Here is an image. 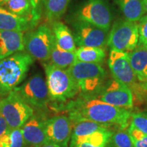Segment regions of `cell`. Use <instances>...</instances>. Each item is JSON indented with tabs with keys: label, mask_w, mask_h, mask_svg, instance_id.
Returning <instances> with one entry per match:
<instances>
[{
	"label": "cell",
	"mask_w": 147,
	"mask_h": 147,
	"mask_svg": "<svg viewBox=\"0 0 147 147\" xmlns=\"http://www.w3.org/2000/svg\"><path fill=\"white\" fill-rule=\"evenodd\" d=\"M71 124L81 121H91L104 125L125 129L131 113L129 109L110 105L95 97L79 95L66 106Z\"/></svg>",
	"instance_id": "cell-1"
},
{
	"label": "cell",
	"mask_w": 147,
	"mask_h": 147,
	"mask_svg": "<svg viewBox=\"0 0 147 147\" xmlns=\"http://www.w3.org/2000/svg\"><path fill=\"white\" fill-rule=\"evenodd\" d=\"M34 59L25 51L0 60V97H4L26 78Z\"/></svg>",
	"instance_id": "cell-2"
},
{
	"label": "cell",
	"mask_w": 147,
	"mask_h": 147,
	"mask_svg": "<svg viewBox=\"0 0 147 147\" xmlns=\"http://www.w3.org/2000/svg\"><path fill=\"white\" fill-rule=\"evenodd\" d=\"M67 69L76 81L81 96L96 97L106 81L107 73L99 63L76 61Z\"/></svg>",
	"instance_id": "cell-3"
},
{
	"label": "cell",
	"mask_w": 147,
	"mask_h": 147,
	"mask_svg": "<svg viewBox=\"0 0 147 147\" xmlns=\"http://www.w3.org/2000/svg\"><path fill=\"white\" fill-rule=\"evenodd\" d=\"M44 67L51 100L65 102L79 93L76 81L67 69L60 68L49 63H44Z\"/></svg>",
	"instance_id": "cell-4"
},
{
	"label": "cell",
	"mask_w": 147,
	"mask_h": 147,
	"mask_svg": "<svg viewBox=\"0 0 147 147\" xmlns=\"http://www.w3.org/2000/svg\"><path fill=\"white\" fill-rule=\"evenodd\" d=\"M55 43L51 27L46 24L28 31L24 35V47L26 52L34 59L48 61Z\"/></svg>",
	"instance_id": "cell-5"
},
{
	"label": "cell",
	"mask_w": 147,
	"mask_h": 147,
	"mask_svg": "<svg viewBox=\"0 0 147 147\" xmlns=\"http://www.w3.org/2000/svg\"><path fill=\"white\" fill-rule=\"evenodd\" d=\"M0 113L12 129L22 127L34 115V110L14 89L0 100Z\"/></svg>",
	"instance_id": "cell-6"
},
{
	"label": "cell",
	"mask_w": 147,
	"mask_h": 147,
	"mask_svg": "<svg viewBox=\"0 0 147 147\" xmlns=\"http://www.w3.org/2000/svg\"><path fill=\"white\" fill-rule=\"evenodd\" d=\"M74 18L109 31L113 16L107 0H85L77 8Z\"/></svg>",
	"instance_id": "cell-7"
},
{
	"label": "cell",
	"mask_w": 147,
	"mask_h": 147,
	"mask_svg": "<svg viewBox=\"0 0 147 147\" xmlns=\"http://www.w3.org/2000/svg\"><path fill=\"white\" fill-rule=\"evenodd\" d=\"M139 32L137 22L120 19L113 23L108 39L110 50L129 53L138 45Z\"/></svg>",
	"instance_id": "cell-8"
},
{
	"label": "cell",
	"mask_w": 147,
	"mask_h": 147,
	"mask_svg": "<svg viewBox=\"0 0 147 147\" xmlns=\"http://www.w3.org/2000/svg\"><path fill=\"white\" fill-rule=\"evenodd\" d=\"M108 63L114 78L125 84L132 93L138 95L141 87L137 82V77L130 63L129 53L110 50Z\"/></svg>",
	"instance_id": "cell-9"
},
{
	"label": "cell",
	"mask_w": 147,
	"mask_h": 147,
	"mask_svg": "<svg viewBox=\"0 0 147 147\" xmlns=\"http://www.w3.org/2000/svg\"><path fill=\"white\" fill-rule=\"evenodd\" d=\"M14 90L32 108H44L51 101L46 80L39 73L33 75Z\"/></svg>",
	"instance_id": "cell-10"
},
{
	"label": "cell",
	"mask_w": 147,
	"mask_h": 147,
	"mask_svg": "<svg viewBox=\"0 0 147 147\" xmlns=\"http://www.w3.org/2000/svg\"><path fill=\"white\" fill-rule=\"evenodd\" d=\"M73 36L78 47H95L105 49L108 46V32L87 22L74 20Z\"/></svg>",
	"instance_id": "cell-11"
},
{
	"label": "cell",
	"mask_w": 147,
	"mask_h": 147,
	"mask_svg": "<svg viewBox=\"0 0 147 147\" xmlns=\"http://www.w3.org/2000/svg\"><path fill=\"white\" fill-rule=\"evenodd\" d=\"M96 97L110 105L126 109H130L134 105L131 90L115 78L106 81Z\"/></svg>",
	"instance_id": "cell-12"
},
{
	"label": "cell",
	"mask_w": 147,
	"mask_h": 147,
	"mask_svg": "<svg viewBox=\"0 0 147 147\" xmlns=\"http://www.w3.org/2000/svg\"><path fill=\"white\" fill-rule=\"evenodd\" d=\"M45 125L47 142L61 147H67L72 132V125L68 117L54 116L45 120Z\"/></svg>",
	"instance_id": "cell-13"
},
{
	"label": "cell",
	"mask_w": 147,
	"mask_h": 147,
	"mask_svg": "<svg viewBox=\"0 0 147 147\" xmlns=\"http://www.w3.org/2000/svg\"><path fill=\"white\" fill-rule=\"evenodd\" d=\"M45 123V120L34 114L23 125L21 129L25 147H38L47 142Z\"/></svg>",
	"instance_id": "cell-14"
},
{
	"label": "cell",
	"mask_w": 147,
	"mask_h": 147,
	"mask_svg": "<svg viewBox=\"0 0 147 147\" xmlns=\"http://www.w3.org/2000/svg\"><path fill=\"white\" fill-rule=\"evenodd\" d=\"M38 24V22L32 16L16 15L0 6V30L24 33L35 28Z\"/></svg>",
	"instance_id": "cell-15"
},
{
	"label": "cell",
	"mask_w": 147,
	"mask_h": 147,
	"mask_svg": "<svg viewBox=\"0 0 147 147\" xmlns=\"http://www.w3.org/2000/svg\"><path fill=\"white\" fill-rule=\"evenodd\" d=\"M24 50V33L0 30V60Z\"/></svg>",
	"instance_id": "cell-16"
},
{
	"label": "cell",
	"mask_w": 147,
	"mask_h": 147,
	"mask_svg": "<svg viewBox=\"0 0 147 147\" xmlns=\"http://www.w3.org/2000/svg\"><path fill=\"white\" fill-rule=\"evenodd\" d=\"M113 133L110 129H104L84 136L71 138L69 147H108Z\"/></svg>",
	"instance_id": "cell-17"
},
{
	"label": "cell",
	"mask_w": 147,
	"mask_h": 147,
	"mask_svg": "<svg viewBox=\"0 0 147 147\" xmlns=\"http://www.w3.org/2000/svg\"><path fill=\"white\" fill-rule=\"evenodd\" d=\"M55 42L64 51L76 52V47L71 31L65 24L60 21H54L51 25Z\"/></svg>",
	"instance_id": "cell-18"
},
{
	"label": "cell",
	"mask_w": 147,
	"mask_h": 147,
	"mask_svg": "<svg viewBox=\"0 0 147 147\" xmlns=\"http://www.w3.org/2000/svg\"><path fill=\"white\" fill-rule=\"evenodd\" d=\"M129 60L140 82H147V49L138 46L129 53Z\"/></svg>",
	"instance_id": "cell-19"
},
{
	"label": "cell",
	"mask_w": 147,
	"mask_h": 147,
	"mask_svg": "<svg viewBox=\"0 0 147 147\" xmlns=\"http://www.w3.org/2000/svg\"><path fill=\"white\" fill-rule=\"evenodd\" d=\"M125 19L137 22L144 15L142 0H115Z\"/></svg>",
	"instance_id": "cell-20"
},
{
	"label": "cell",
	"mask_w": 147,
	"mask_h": 147,
	"mask_svg": "<svg viewBox=\"0 0 147 147\" xmlns=\"http://www.w3.org/2000/svg\"><path fill=\"white\" fill-rule=\"evenodd\" d=\"M49 61V62L48 63L56 67L67 69L76 61V53L75 52H69L63 50L55 42L51 52L50 59Z\"/></svg>",
	"instance_id": "cell-21"
},
{
	"label": "cell",
	"mask_w": 147,
	"mask_h": 147,
	"mask_svg": "<svg viewBox=\"0 0 147 147\" xmlns=\"http://www.w3.org/2000/svg\"><path fill=\"white\" fill-rule=\"evenodd\" d=\"M76 61L86 63H102L106 54L104 49L95 47H78L76 52Z\"/></svg>",
	"instance_id": "cell-22"
},
{
	"label": "cell",
	"mask_w": 147,
	"mask_h": 147,
	"mask_svg": "<svg viewBox=\"0 0 147 147\" xmlns=\"http://www.w3.org/2000/svg\"><path fill=\"white\" fill-rule=\"evenodd\" d=\"M71 0H45V13L47 19L53 22L58 21L65 14Z\"/></svg>",
	"instance_id": "cell-23"
},
{
	"label": "cell",
	"mask_w": 147,
	"mask_h": 147,
	"mask_svg": "<svg viewBox=\"0 0 147 147\" xmlns=\"http://www.w3.org/2000/svg\"><path fill=\"white\" fill-rule=\"evenodd\" d=\"M72 125V132L71 138L84 136L93 132L109 129L107 126L91 121H81Z\"/></svg>",
	"instance_id": "cell-24"
},
{
	"label": "cell",
	"mask_w": 147,
	"mask_h": 147,
	"mask_svg": "<svg viewBox=\"0 0 147 147\" xmlns=\"http://www.w3.org/2000/svg\"><path fill=\"white\" fill-rule=\"evenodd\" d=\"M3 8L16 15L20 16H32L34 17L32 7L29 0H10Z\"/></svg>",
	"instance_id": "cell-25"
},
{
	"label": "cell",
	"mask_w": 147,
	"mask_h": 147,
	"mask_svg": "<svg viewBox=\"0 0 147 147\" xmlns=\"http://www.w3.org/2000/svg\"><path fill=\"white\" fill-rule=\"evenodd\" d=\"M108 147H133L127 130L119 129L113 133Z\"/></svg>",
	"instance_id": "cell-26"
},
{
	"label": "cell",
	"mask_w": 147,
	"mask_h": 147,
	"mask_svg": "<svg viewBox=\"0 0 147 147\" xmlns=\"http://www.w3.org/2000/svg\"><path fill=\"white\" fill-rule=\"evenodd\" d=\"M6 147H25V141L21 127L12 129L9 131Z\"/></svg>",
	"instance_id": "cell-27"
},
{
	"label": "cell",
	"mask_w": 147,
	"mask_h": 147,
	"mask_svg": "<svg viewBox=\"0 0 147 147\" xmlns=\"http://www.w3.org/2000/svg\"><path fill=\"white\" fill-rule=\"evenodd\" d=\"M131 123L138 129L147 135V113L138 112L131 113Z\"/></svg>",
	"instance_id": "cell-28"
},
{
	"label": "cell",
	"mask_w": 147,
	"mask_h": 147,
	"mask_svg": "<svg viewBox=\"0 0 147 147\" xmlns=\"http://www.w3.org/2000/svg\"><path fill=\"white\" fill-rule=\"evenodd\" d=\"M138 24V45L147 49V15H144L140 19Z\"/></svg>",
	"instance_id": "cell-29"
},
{
	"label": "cell",
	"mask_w": 147,
	"mask_h": 147,
	"mask_svg": "<svg viewBox=\"0 0 147 147\" xmlns=\"http://www.w3.org/2000/svg\"><path fill=\"white\" fill-rule=\"evenodd\" d=\"M32 7L33 16L35 20L39 22L41 18L42 10L45 8V0H29Z\"/></svg>",
	"instance_id": "cell-30"
},
{
	"label": "cell",
	"mask_w": 147,
	"mask_h": 147,
	"mask_svg": "<svg viewBox=\"0 0 147 147\" xmlns=\"http://www.w3.org/2000/svg\"><path fill=\"white\" fill-rule=\"evenodd\" d=\"M10 130L8 123L5 121L4 117L0 113V138L6 134Z\"/></svg>",
	"instance_id": "cell-31"
},
{
	"label": "cell",
	"mask_w": 147,
	"mask_h": 147,
	"mask_svg": "<svg viewBox=\"0 0 147 147\" xmlns=\"http://www.w3.org/2000/svg\"><path fill=\"white\" fill-rule=\"evenodd\" d=\"M133 147H147V135H145L138 140L132 141Z\"/></svg>",
	"instance_id": "cell-32"
},
{
	"label": "cell",
	"mask_w": 147,
	"mask_h": 147,
	"mask_svg": "<svg viewBox=\"0 0 147 147\" xmlns=\"http://www.w3.org/2000/svg\"><path fill=\"white\" fill-rule=\"evenodd\" d=\"M8 133L5 134L4 136H3L1 138H0V147H6L7 138H8Z\"/></svg>",
	"instance_id": "cell-33"
},
{
	"label": "cell",
	"mask_w": 147,
	"mask_h": 147,
	"mask_svg": "<svg viewBox=\"0 0 147 147\" xmlns=\"http://www.w3.org/2000/svg\"><path fill=\"white\" fill-rule=\"evenodd\" d=\"M140 87L142 89L143 96L146 97V98H147V82H140Z\"/></svg>",
	"instance_id": "cell-34"
},
{
	"label": "cell",
	"mask_w": 147,
	"mask_h": 147,
	"mask_svg": "<svg viewBox=\"0 0 147 147\" xmlns=\"http://www.w3.org/2000/svg\"><path fill=\"white\" fill-rule=\"evenodd\" d=\"M38 147H61V146H58V145H57L55 144H53V143L47 142H45V144L40 145V146Z\"/></svg>",
	"instance_id": "cell-35"
},
{
	"label": "cell",
	"mask_w": 147,
	"mask_h": 147,
	"mask_svg": "<svg viewBox=\"0 0 147 147\" xmlns=\"http://www.w3.org/2000/svg\"><path fill=\"white\" fill-rule=\"evenodd\" d=\"M10 1V0H0V6L3 7L7 3L9 2Z\"/></svg>",
	"instance_id": "cell-36"
},
{
	"label": "cell",
	"mask_w": 147,
	"mask_h": 147,
	"mask_svg": "<svg viewBox=\"0 0 147 147\" xmlns=\"http://www.w3.org/2000/svg\"><path fill=\"white\" fill-rule=\"evenodd\" d=\"M143 6H144V9L145 11V13H147V0H142Z\"/></svg>",
	"instance_id": "cell-37"
}]
</instances>
